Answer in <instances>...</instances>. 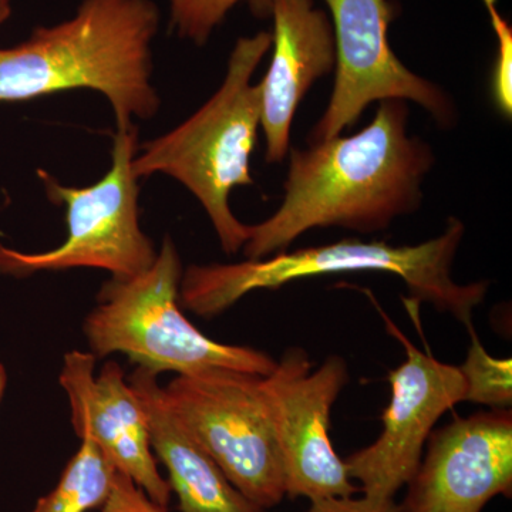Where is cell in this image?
<instances>
[{"label": "cell", "mask_w": 512, "mask_h": 512, "mask_svg": "<svg viewBox=\"0 0 512 512\" xmlns=\"http://www.w3.org/2000/svg\"><path fill=\"white\" fill-rule=\"evenodd\" d=\"M409 117L407 101H379L359 133L292 147L284 201L268 220L249 225L247 259L288 251L311 229L375 234L419 210L436 157L426 141L410 136Z\"/></svg>", "instance_id": "obj_1"}, {"label": "cell", "mask_w": 512, "mask_h": 512, "mask_svg": "<svg viewBox=\"0 0 512 512\" xmlns=\"http://www.w3.org/2000/svg\"><path fill=\"white\" fill-rule=\"evenodd\" d=\"M158 28L153 0H83L73 18L0 49V103L86 89L107 97L117 128L153 119L161 106L151 83Z\"/></svg>", "instance_id": "obj_2"}, {"label": "cell", "mask_w": 512, "mask_h": 512, "mask_svg": "<svg viewBox=\"0 0 512 512\" xmlns=\"http://www.w3.org/2000/svg\"><path fill=\"white\" fill-rule=\"evenodd\" d=\"M464 232L463 222L450 217L443 234L419 245L396 247L384 241L345 238L237 264L191 265L181 276L180 305L211 319L259 289H279L315 276L377 272L399 276L414 302H429L468 328L473 325L474 309L487 295L488 282L454 281V259Z\"/></svg>", "instance_id": "obj_3"}, {"label": "cell", "mask_w": 512, "mask_h": 512, "mask_svg": "<svg viewBox=\"0 0 512 512\" xmlns=\"http://www.w3.org/2000/svg\"><path fill=\"white\" fill-rule=\"evenodd\" d=\"M271 46L269 32L241 37L214 96L180 126L138 147L133 160L138 180L170 175L200 201L227 255L248 241L249 225L237 220L229 195L254 184L249 161L261 127V87L252 76Z\"/></svg>", "instance_id": "obj_4"}, {"label": "cell", "mask_w": 512, "mask_h": 512, "mask_svg": "<svg viewBox=\"0 0 512 512\" xmlns=\"http://www.w3.org/2000/svg\"><path fill=\"white\" fill-rule=\"evenodd\" d=\"M181 276L180 254L173 239L165 237L147 271L126 279L110 278L84 318L83 335L90 353L96 359L120 353L156 375L227 369L268 376L276 365L268 353L217 342L185 318Z\"/></svg>", "instance_id": "obj_5"}, {"label": "cell", "mask_w": 512, "mask_h": 512, "mask_svg": "<svg viewBox=\"0 0 512 512\" xmlns=\"http://www.w3.org/2000/svg\"><path fill=\"white\" fill-rule=\"evenodd\" d=\"M138 128H117L111 167L90 187H64L39 170L47 197L66 208L67 237L45 252H20L0 244V274L25 278L37 272L96 268L126 279L147 271L156 261V245L140 225V185L133 173Z\"/></svg>", "instance_id": "obj_6"}, {"label": "cell", "mask_w": 512, "mask_h": 512, "mask_svg": "<svg viewBox=\"0 0 512 512\" xmlns=\"http://www.w3.org/2000/svg\"><path fill=\"white\" fill-rule=\"evenodd\" d=\"M171 413L237 490L269 510L286 497L284 467L261 376L210 369L163 387Z\"/></svg>", "instance_id": "obj_7"}, {"label": "cell", "mask_w": 512, "mask_h": 512, "mask_svg": "<svg viewBox=\"0 0 512 512\" xmlns=\"http://www.w3.org/2000/svg\"><path fill=\"white\" fill-rule=\"evenodd\" d=\"M332 15L336 77L328 107L308 144L342 136L367 107L397 99L419 104L437 126L456 124L454 101L440 86L413 73L394 55L387 30L394 18L389 0H325Z\"/></svg>", "instance_id": "obj_8"}, {"label": "cell", "mask_w": 512, "mask_h": 512, "mask_svg": "<svg viewBox=\"0 0 512 512\" xmlns=\"http://www.w3.org/2000/svg\"><path fill=\"white\" fill-rule=\"evenodd\" d=\"M349 382L348 363L338 355L312 369L308 353L286 350L261 377L284 467L286 497H350L359 490L329 437L330 412Z\"/></svg>", "instance_id": "obj_9"}, {"label": "cell", "mask_w": 512, "mask_h": 512, "mask_svg": "<svg viewBox=\"0 0 512 512\" xmlns=\"http://www.w3.org/2000/svg\"><path fill=\"white\" fill-rule=\"evenodd\" d=\"M390 329L406 349V359L389 375L392 396L382 416V433L345 460L360 493L375 500H394L409 484L437 421L466 402V382L458 366L421 352L399 329Z\"/></svg>", "instance_id": "obj_10"}, {"label": "cell", "mask_w": 512, "mask_h": 512, "mask_svg": "<svg viewBox=\"0 0 512 512\" xmlns=\"http://www.w3.org/2000/svg\"><path fill=\"white\" fill-rule=\"evenodd\" d=\"M409 481L403 512H481L511 497L512 413L491 409L433 431Z\"/></svg>", "instance_id": "obj_11"}, {"label": "cell", "mask_w": 512, "mask_h": 512, "mask_svg": "<svg viewBox=\"0 0 512 512\" xmlns=\"http://www.w3.org/2000/svg\"><path fill=\"white\" fill-rule=\"evenodd\" d=\"M96 357L72 350L63 359L59 382L69 399L79 439L92 441L117 473L130 478L154 501L168 507L171 488L158 470L146 412L123 367L114 360L94 375Z\"/></svg>", "instance_id": "obj_12"}, {"label": "cell", "mask_w": 512, "mask_h": 512, "mask_svg": "<svg viewBox=\"0 0 512 512\" xmlns=\"http://www.w3.org/2000/svg\"><path fill=\"white\" fill-rule=\"evenodd\" d=\"M271 64L261 87L266 163H282L291 150L299 104L313 84L335 70L333 26L313 0H274Z\"/></svg>", "instance_id": "obj_13"}, {"label": "cell", "mask_w": 512, "mask_h": 512, "mask_svg": "<svg viewBox=\"0 0 512 512\" xmlns=\"http://www.w3.org/2000/svg\"><path fill=\"white\" fill-rule=\"evenodd\" d=\"M128 383L146 412L151 448L168 473L181 512H268L228 480L164 399L158 375L136 367Z\"/></svg>", "instance_id": "obj_14"}, {"label": "cell", "mask_w": 512, "mask_h": 512, "mask_svg": "<svg viewBox=\"0 0 512 512\" xmlns=\"http://www.w3.org/2000/svg\"><path fill=\"white\" fill-rule=\"evenodd\" d=\"M80 441L55 488L39 498L30 512H93L107 500L116 468L92 441Z\"/></svg>", "instance_id": "obj_15"}, {"label": "cell", "mask_w": 512, "mask_h": 512, "mask_svg": "<svg viewBox=\"0 0 512 512\" xmlns=\"http://www.w3.org/2000/svg\"><path fill=\"white\" fill-rule=\"evenodd\" d=\"M471 345L466 360L458 366L466 382V402L490 409H510L512 403L511 359H497L481 345L473 325L468 326Z\"/></svg>", "instance_id": "obj_16"}, {"label": "cell", "mask_w": 512, "mask_h": 512, "mask_svg": "<svg viewBox=\"0 0 512 512\" xmlns=\"http://www.w3.org/2000/svg\"><path fill=\"white\" fill-rule=\"evenodd\" d=\"M247 2L259 18L271 16L274 0H170V30L181 39L204 46L229 10Z\"/></svg>", "instance_id": "obj_17"}, {"label": "cell", "mask_w": 512, "mask_h": 512, "mask_svg": "<svg viewBox=\"0 0 512 512\" xmlns=\"http://www.w3.org/2000/svg\"><path fill=\"white\" fill-rule=\"evenodd\" d=\"M490 15L495 37H497V55L491 72V99L495 109L511 120L512 116V29L510 23L501 16L497 0H483Z\"/></svg>", "instance_id": "obj_18"}, {"label": "cell", "mask_w": 512, "mask_h": 512, "mask_svg": "<svg viewBox=\"0 0 512 512\" xmlns=\"http://www.w3.org/2000/svg\"><path fill=\"white\" fill-rule=\"evenodd\" d=\"M93 512H168L167 507L154 503L130 478L116 473L107 500Z\"/></svg>", "instance_id": "obj_19"}, {"label": "cell", "mask_w": 512, "mask_h": 512, "mask_svg": "<svg viewBox=\"0 0 512 512\" xmlns=\"http://www.w3.org/2000/svg\"><path fill=\"white\" fill-rule=\"evenodd\" d=\"M305 512H403L400 504L394 500H375V498L360 495L350 497L322 498L311 501Z\"/></svg>", "instance_id": "obj_20"}, {"label": "cell", "mask_w": 512, "mask_h": 512, "mask_svg": "<svg viewBox=\"0 0 512 512\" xmlns=\"http://www.w3.org/2000/svg\"><path fill=\"white\" fill-rule=\"evenodd\" d=\"M12 13V0H0V25L9 19Z\"/></svg>", "instance_id": "obj_21"}, {"label": "cell", "mask_w": 512, "mask_h": 512, "mask_svg": "<svg viewBox=\"0 0 512 512\" xmlns=\"http://www.w3.org/2000/svg\"><path fill=\"white\" fill-rule=\"evenodd\" d=\"M6 382H8V375H6L5 366L0 363V400H2L3 393H5Z\"/></svg>", "instance_id": "obj_22"}]
</instances>
